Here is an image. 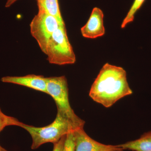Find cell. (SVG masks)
Returning a JSON list of instances; mask_svg holds the SVG:
<instances>
[{"label": "cell", "instance_id": "obj_1", "mask_svg": "<svg viewBox=\"0 0 151 151\" xmlns=\"http://www.w3.org/2000/svg\"><path fill=\"white\" fill-rule=\"evenodd\" d=\"M132 94L126 70L106 63L92 84L89 96L94 102L109 108L120 99Z\"/></svg>", "mask_w": 151, "mask_h": 151}, {"label": "cell", "instance_id": "obj_2", "mask_svg": "<svg viewBox=\"0 0 151 151\" xmlns=\"http://www.w3.org/2000/svg\"><path fill=\"white\" fill-rule=\"evenodd\" d=\"M20 127L26 130L31 136L32 150L37 149L45 143L57 142L63 137L78 128L58 112L54 121L45 127H35L22 123Z\"/></svg>", "mask_w": 151, "mask_h": 151}, {"label": "cell", "instance_id": "obj_3", "mask_svg": "<svg viewBox=\"0 0 151 151\" xmlns=\"http://www.w3.org/2000/svg\"><path fill=\"white\" fill-rule=\"evenodd\" d=\"M47 94L56 103L57 112L60 113L77 127H84L85 122L74 113L68 98L67 80L65 76L47 77Z\"/></svg>", "mask_w": 151, "mask_h": 151}, {"label": "cell", "instance_id": "obj_4", "mask_svg": "<svg viewBox=\"0 0 151 151\" xmlns=\"http://www.w3.org/2000/svg\"><path fill=\"white\" fill-rule=\"evenodd\" d=\"M45 54L51 64L63 65L75 63L76 57L68 37L65 25L60 26L53 33Z\"/></svg>", "mask_w": 151, "mask_h": 151}, {"label": "cell", "instance_id": "obj_5", "mask_svg": "<svg viewBox=\"0 0 151 151\" xmlns=\"http://www.w3.org/2000/svg\"><path fill=\"white\" fill-rule=\"evenodd\" d=\"M64 25L54 17L40 11L32 19L30 24L31 34L44 53L53 33L60 26Z\"/></svg>", "mask_w": 151, "mask_h": 151}, {"label": "cell", "instance_id": "obj_6", "mask_svg": "<svg viewBox=\"0 0 151 151\" xmlns=\"http://www.w3.org/2000/svg\"><path fill=\"white\" fill-rule=\"evenodd\" d=\"M73 133L75 151H124L119 145H106L94 140L86 134L84 127L75 129Z\"/></svg>", "mask_w": 151, "mask_h": 151}, {"label": "cell", "instance_id": "obj_7", "mask_svg": "<svg viewBox=\"0 0 151 151\" xmlns=\"http://www.w3.org/2000/svg\"><path fill=\"white\" fill-rule=\"evenodd\" d=\"M103 19L104 14L102 10L94 7L88 21L81 28V32L83 37L86 38L95 39L104 35L105 28Z\"/></svg>", "mask_w": 151, "mask_h": 151}, {"label": "cell", "instance_id": "obj_8", "mask_svg": "<svg viewBox=\"0 0 151 151\" xmlns=\"http://www.w3.org/2000/svg\"><path fill=\"white\" fill-rule=\"evenodd\" d=\"M1 81L21 85L47 94V78L42 76L30 74L22 76H5L1 78Z\"/></svg>", "mask_w": 151, "mask_h": 151}, {"label": "cell", "instance_id": "obj_9", "mask_svg": "<svg viewBox=\"0 0 151 151\" xmlns=\"http://www.w3.org/2000/svg\"><path fill=\"white\" fill-rule=\"evenodd\" d=\"M123 150L134 151H151V131L146 132L140 137L119 145Z\"/></svg>", "mask_w": 151, "mask_h": 151}, {"label": "cell", "instance_id": "obj_10", "mask_svg": "<svg viewBox=\"0 0 151 151\" xmlns=\"http://www.w3.org/2000/svg\"><path fill=\"white\" fill-rule=\"evenodd\" d=\"M38 11L54 17L61 24H65L60 10L58 0H37Z\"/></svg>", "mask_w": 151, "mask_h": 151}, {"label": "cell", "instance_id": "obj_11", "mask_svg": "<svg viewBox=\"0 0 151 151\" xmlns=\"http://www.w3.org/2000/svg\"><path fill=\"white\" fill-rule=\"evenodd\" d=\"M145 0H134L133 4L121 25V28H125L127 24L132 22L134 19L135 14L141 7Z\"/></svg>", "mask_w": 151, "mask_h": 151}, {"label": "cell", "instance_id": "obj_12", "mask_svg": "<svg viewBox=\"0 0 151 151\" xmlns=\"http://www.w3.org/2000/svg\"><path fill=\"white\" fill-rule=\"evenodd\" d=\"M22 124V123L16 118L7 116L3 113L0 108V132L6 127L14 126L20 127Z\"/></svg>", "mask_w": 151, "mask_h": 151}, {"label": "cell", "instance_id": "obj_13", "mask_svg": "<svg viewBox=\"0 0 151 151\" xmlns=\"http://www.w3.org/2000/svg\"><path fill=\"white\" fill-rule=\"evenodd\" d=\"M73 132L66 135L63 151H75Z\"/></svg>", "mask_w": 151, "mask_h": 151}, {"label": "cell", "instance_id": "obj_14", "mask_svg": "<svg viewBox=\"0 0 151 151\" xmlns=\"http://www.w3.org/2000/svg\"><path fill=\"white\" fill-rule=\"evenodd\" d=\"M66 136V135L64 136V137L61 138L57 142L54 144V147H53V151H63Z\"/></svg>", "mask_w": 151, "mask_h": 151}, {"label": "cell", "instance_id": "obj_15", "mask_svg": "<svg viewBox=\"0 0 151 151\" xmlns=\"http://www.w3.org/2000/svg\"><path fill=\"white\" fill-rule=\"evenodd\" d=\"M18 0H7L6 4V7H9L12 5L14 3L16 2Z\"/></svg>", "mask_w": 151, "mask_h": 151}, {"label": "cell", "instance_id": "obj_16", "mask_svg": "<svg viewBox=\"0 0 151 151\" xmlns=\"http://www.w3.org/2000/svg\"><path fill=\"white\" fill-rule=\"evenodd\" d=\"M0 150H2L4 151H7L5 149H4V148H3L2 147H1V145H0Z\"/></svg>", "mask_w": 151, "mask_h": 151}, {"label": "cell", "instance_id": "obj_17", "mask_svg": "<svg viewBox=\"0 0 151 151\" xmlns=\"http://www.w3.org/2000/svg\"><path fill=\"white\" fill-rule=\"evenodd\" d=\"M0 151H2V150H0Z\"/></svg>", "mask_w": 151, "mask_h": 151}, {"label": "cell", "instance_id": "obj_18", "mask_svg": "<svg viewBox=\"0 0 151 151\" xmlns=\"http://www.w3.org/2000/svg\"></svg>", "mask_w": 151, "mask_h": 151}]
</instances>
